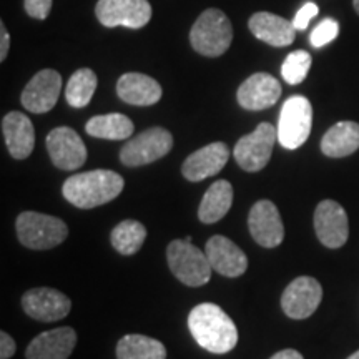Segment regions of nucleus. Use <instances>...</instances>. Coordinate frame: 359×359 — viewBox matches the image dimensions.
Wrapping results in <instances>:
<instances>
[{"instance_id": "20e7f679", "label": "nucleus", "mask_w": 359, "mask_h": 359, "mask_svg": "<svg viewBox=\"0 0 359 359\" xmlns=\"http://www.w3.org/2000/svg\"><path fill=\"white\" fill-rule=\"evenodd\" d=\"M19 241L30 250L55 248L69 235V226L60 218L37 212H24L15 222Z\"/></svg>"}, {"instance_id": "b1692460", "label": "nucleus", "mask_w": 359, "mask_h": 359, "mask_svg": "<svg viewBox=\"0 0 359 359\" xmlns=\"http://www.w3.org/2000/svg\"><path fill=\"white\" fill-rule=\"evenodd\" d=\"M233 205V187L228 180H218L206 190L198 208L203 223H217L230 212Z\"/></svg>"}, {"instance_id": "412c9836", "label": "nucleus", "mask_w": 359, "mask_h": 359, "mask_svg": "<svg viewBox=\"0 0 359 359\" xmlns=\"http://www.w3.org/2000/svg\"><path fill=\"white\" fill-rule=\"evenodd\" d=\"M251 34L273 47H288L294 42L296 29L293 22L271 12H257L250 17Z\"/></svg>"}, {"instance_id": "1a4fd4ad", "label": "nucleus", "mask_w": 359, "mask_h": 359, "mask_svg": "<svg viewBox=\"0 0 359 359\" xmlns=\"http://www.w3.org/2000/svg\"><path fill=\"white\" fill-rule=\"evenodd\" d=\"M95 15L109 29H142L151 19V6L148 0H98Z\"/></svg>"}, {"instance_id": "a211bd4d", "label": "nucleus", "mask_w": 359, "mask_h": 359, "mask_svg": "<svg viewBox=\"0 0 359 359\" xmlns=\"http://www.w3.org/2000/svg\"><path fill=\"white\" fill-rule=\"evenodd\" d=\"M213 271L226 278L241 276L248 268V258L226 236L215 235L208 240L205 250Z\"/></svg>"}, {"instance_id": "f704fd0d", "label": "nucleus", "mask_w": 359, "mask_h": 359, "mask_svg": "<svg viewBox=\"0 0 359 359\" xmlns=\"http://www.w3.org/2000/svg\"><path fill=\"white\" fill-rule=\"evenodd\" d=\"M269 359H304L302 353H298L296 349H283V351L273 354Z\"/></svg>"}, {"instance_id": "c85d7f7f", "label": "nucleus", "mask_w": 359, "mask_h": 359, "mask_svg": "<svg viewBox=\"0 0 359 359\" xmlns=\"http://www.w3.org/2000/svg\"><path fill=\"white\" fill-rule=\"evenodd\" d=\"M311 55L306 50H294L285 58L281 67V75L286 83L298 85L306 79L309 69H311Z\"/></svg>"}, {"instance_id": "c756f323", "label": "nucleus", "mask_w": 359, "mask_h": 359, "mask_svg": "<svg viewBox=\"0 0 359 359\" xmlns=\"http://www.w3.org/2000/svg\"><path fill=\"white\" fill-rule=\"evenodd\" d=\"M339 34V24L334 19H325L316 25V29L311 32L309 42L314 48H321L338 37Z\"/></svg>"}, {"instance_id": "e433bc0d", "label": "nucleus", "mask_w": 359, "mask_h": 359, "mask_svg": "<svg viewBox=\"0 0 359 359\" xmlns=\"http://www.w3.org/2000/svg\"><path fill=\"white\" fill-rule=\"evenodd\" d=\"M348 359H359V351H356V353H353L351 356H349Z\"/></svg>"}, {"instance_id": "0eeeda50", "label": "nucleus", "mask_w": 359, "mask_h": 359, "mask_svg": "<svg viewBox=\"0 0 359 359\" xmlns=\"http://www.w3.org/2000/svg\"><path fill=\"white\" fill-rule=\"evenodd\" d=\"M172 147L173 137L168 130L151 127L125 143L120 151V160L127 167H142L163 158L170 154Z\"/></svg>"}, {"instance_id": "cd10ccee", "label": "nucleus", "mask_w": 359, "mask_h": 359, "mask_svg": "<svg viewBox=\"0 0 359 359\" xmlns=\"http://www.w3.org/2000/svg\"><path fill=\"white\" fill-rule=\"evenodd\" d=\"M97 75L90 69H80L72 75L67 83L65 98L70 107L74 109H83L92 100L93 93L97 90Z\"/></svg>"}, {"instance_id": "72a5a7b5", "label": "nucleus", "mask_w": 359, "mask_h": 359, "mask_svg": "<svg viewBox=\"0 0 359 359\" xmlns=\"http://www.w3.org/2000/svg\"><path fill=\"white\" fill-rule=\"evenodd\" d=\"M8 47H11V35H8L6 24L0 22V62H4L7 58Z\"/></svg>"}, {"instance_id": "f8f14e48", "label": "nucleus", "mask_w": 359, "mask_h": 359, "mask_svg": "<svg viewBox=\"0 0 359 359\" xmlns=\"http://www.w3.org/2000/svg\"><path fill=\"white\" fill-rule=\"evenodd\" d=\"M314 230L326 248H341L348 241V215L338 201L323 200L314 212Z\"/></svg>"}, {"instance_id": "7c9ffc66", "label": "nucleus", "mask_w": 359, "mask_h": 359, "mask_svg": "<svg viewBox=\"0 0 359 359\" xmlns=\"http://www.w3.org/2000/svg\"><path fill=\"white\" fill-rule=\"evenodd\" d=\"M53 0H24V8L32 19L45 20L52 11Z\"/></svg>"}, {"instance_id": "6e6552de", "label": "nucleus", "mask_w": 359, "mask_h": 359, "mask_svg": "<svg viewBox=\"0 0 359 359\" xmlns=\"http://www.w3.org/2000/svg\"><path fill=\"white\" fill-rule=\"evenodd\" d=\"M278 130L271 123H259L253 133L245 135L238 140L233 150L236 163L251 173L263 170L271 158Z\"/></svg>"}, {"instance_id": "6ab92c4d", "label": "nucleus", "mask_w": 359, "mask_h": 359, "mask_svg": "<svg viewBox=\"0 0 359 359\" xmlns=\"http://www.w3.org/2000/svg\"><path fill=\"white\" fill-rule=\"evenodd\" d=\"M77 344V333L69 326L40 333L25 351L27 359H67Z\"/></svg>"}, {"instance_id": "7ed1b4c3", "label": "nucleus", "mask_w": 359, "mask_h": 359, "mask_svg": "<svg viewBox=\"0 0 359 359\" xmlns=\"http://www.w3.org/2000/svg\"><path fill=\"white\" fill-rule=\"evenodd\" d=\"M233 27L226 13L218 8H206L190 30V43L205 57H219L230 48Z\"/></svg>"}, {"instance_id": "473e14b6", "label": "nucleus", "mask_w": 359, "mask_h": 359, "mask_svg": "<svg viewBox=\"0 0 359 359\" xmlns=\"http://www.w3.org/2000/svg\"><path fill=\"white\" fill-rule=\"evenodd\" d=\"M15 341L8 336L6 331L0 333V359H11L15 354Z\"/></svg>"}, {"instance_id": "c9c22d12", "label": "nucleus", "mask_w": 359, "mask_h": 359, "mask_svg": "<svg viewBox=\"0 0 359 359\" xmlns=\"http://www.w3.org/2000/svg\"><path fill=\"white\" fill-rule=\"evenodd\" d=\"M353 6H354V11H356V13L359 15V0H353Z\"/></svg>"}, {"instance_id": "9b49d317", "label": "nucleus", "mask_w": 359, "mask_h": 359, "mask_svg": "<svg viewBox=\"0 0 359 359\" xmlns=\"http://www.w3.org/2000/svg\"><path fill=\"white\" fill-rule=\"evenodd\" d=\"M323 299V288L311 276L293 280L281 296V308L291 320H306L316 311Z\"/></svg>"}, {"instance_id": "bb28decb", "label": "nucleus", "mask_w": 359, "mask_h": 359, "mask_svg": "<svg viewBox=\"0 0 359 359\" xmlns=\"http://www.w3.org/2000/svg\"><path fill=\"white\" fill-rule=\"evenodd\" d=\"M147 238V228L137 219H123L111 230V246L120 255L130 257L142 248Z\"/></svg>"}, {"instance_id": "5701e85b", "label": "nucleus", "mask_w": 359, "mask_h": 359, "mask_svg": "<svg viewBox=\"0 0 359 359\" xmlns=\"http://www.w3.org/2000/svg\"><path fill=\"white\" fill-rule=\"evenodd\" d=\"M359 148V123L338 122L325 133L321 151L330 158H343L353 155Z\"/></svg>"}, {"instance_id": "423d86ee", "label": "nucleus", "mask_w": 359, "mask_h": 359, "mask_svg": "<svg viewBox=\"0 0 359 359\" xmlns=\"http://www.w3.org/2000/svg\"><path fill=\"white\" fill-rule=\"evenodd\" d=\"M313 125V107L306 97L293 95L283 105L278 122V142L286 150H296L308 140Z\"/></svg>"}, {"instance_id": "39448f33", "label": "nucleus", "mask_w": 359, "mask_h": 359, "mask_svg": "<svg viewBox=\"0 0 359 359\" xmlns=\"http://www.w3.org/2000/svg\"><path fill=\"white\" fill-rule=\"evenodd\" d=\"M167 258L172 273L187 286H203L212 278V264L206 253L200 251L191 241L175 240L168 245Z\"/></svg>"}, {"instance_id": "ddd939ff", "label": "nucleus", "mask_w": 359, "mask_h": 359, "mask_svg": "<svg viewBox=\"0 0 359 359\" xmlns=\"http://www.w3.org/2000/svg\"><path fill=\"white\" fill-rule=\"evenodd\" d=\"M248 226L253 240L263 248H276L285 238L281 215L269 200H259L250 210Z\"/></svg>"}, {"instance_id": "9d476101", "label": "nucleus", "mask_w": 359, "mask_h": 359, "mask_svg": "<svg viewBox=\"0 0 359 359\" xmlns=\"http://www.w3.org/2000/svg\"><path fill=\"white\" fill-rule=\"evenodd\" d=\"M48 155L57 168L72 172L87 161V147L74 128L57 127L45 138Z\"/></svg>"}, {"instance_id": "a878e982", "label": "nucleus", "mask_w": 359, "mask_h": 359, "mask_svg": "<svg viewBox=\"0 0 359 359\" xmlns=\"http://www.w3.org/2000/svg\"><path fill=\"white\" fill-rule=\"evenodd\" d=\"M116 359H167V349L158 339L127 334L116 344Z\"/></svg>"}, {"instance_id": "aec40b11", "label": "nucleus", "mask_w": 359, "mask_h": 359, "mask_svg": "<svg viewBox=\"0 0 359 359\" xmlns=\"http://www.w3.org/2000/svg\"><path fill=\"white\" fill-rule=\"evenodd\" d=\"M2 133L13 158L25 160L34 151L35 130L30 118L20 111H11L2 120Z\"/></svg>"}, {"instance_id": "4be33fe9", "label": "nucleus", "mask_w": 359, "mask_h": 359, "mask_svg": "<svg viewBox=\"0 0 359 359\" xmlns=\"http://www.w3.org/2000/svg\"><path fill=\"white\" fill-rule=\"evenodd\" d=\"M116 93L123 102L137 107H150L160 102L161 87L155 79L145 74L130 72L118 79Z\"/></svg>"}, {"instance_id": "f3484780", "label": "nucleus", "mask_w": 359, "mask_h": 359, "mask_svg": "<svg viewBox=\"0 0 359 359\" xmlns=\"http://www.w3.org/2000/svg\"><path fill=\"white\" fill-rule=\"evenodd\" d=\"M228 158H230V148L226 147V143H210L183 161L182 173L190 182H201L222 172Z\"/></svg>"}, {"instance_id": "dca6fc26", "label": "nucleus", "mask_w": 359, "mask_h": 359, "mask_svg": "<svg viewBox=\"0 0 359 359\" xmlns=\"http://www.w3.org/2000/svg\"><path fill=\"white\" fill-rule=\"evenodd\" d=\"M281 97V83L273 75L258 72L240 85L236 100L245 110H264L273 107Z\"/></svg>"}, {"instance_id": "2f4dec72", "label": "nucleus", "mask_w": 359, "mask_h": 359, "mask_svg": "<svg viewBox=\"0 0 359 359\" xmlns=\"http://www.w3.org/2000/svg\"><path fill=\"white\" fill-rule=\"evenodd\" d=\"M318 12H320V8H318L316 4L313 2H306L304 6L299 8L298 13L294 15L293 19V25L296 30H306L309 22H311V19H314V17L318 15Z\"/></svg>"}, {"instance_id": "393cba45", "label": "nucleus", "mask_w": 359, "mask_h": 359, "mask_svg": "<svg viewBox=\"0 0 359 359\" xmlns=\"http://www.w3.org/2000/svg\"><path fill=\"white\" fill-rule=\"evenodd\" d=\"M133 122L127 115L107 114L92 116L85 125V132L90 137L103 138V140H125L132 137Z\"/></svg>"}, {"instance_id": "f257e3e1", "label": "nucleus", "mask_w": 359, "mask_h": 359, "mask_svg": "<svg viewBox=\"0 0 359 359\" xmlns=\"http://www.w3.org/2000/svg\"><path fill=\"white\" fill-rule=\"evenodd\" d=\"M188 327L196 343L213 354L230 353L238 343L235 323L218 304L201 303L188 314Z\"/></svg>"}, {"instance_id": "2eb2a0df", "label": "nucleus", "mask_w": 359, "mask_h": 359, "mask_svg": "<svg viewBox=\"0 0 359 359\" xmlns=\"http://www.w3.org/2000/svg\"><path fill=\"white\" fill-rule=\"evenodd\" d=\"M22 308L35 321L53 323L64 320L72 309L70 298L52 288H35L22 296Z\"/></svg>"}, {"instance_id": "4468645a", "label": "nucleus", "mask_w": 359, "mask_h": 359, "mask_svg": "<svg viewBox=\"0 0 359 359\" xmlns=\"http://www.w3.org/2000/svg\"><path fill=\"white\" fill-rule=\"evenodd\" d=\"M62 77L57 70L45 69L34 75L22 92V105L32 114H47L50 111L60 97Z\"/></svg>"}, {"instance_id": "f03ea898", "label": "nucleus", "mask_w": 359, "mask_h": 359, "mask_svg": "<svg viewBox=\"0 0 359 359\" xmlns=\"http://www.w3.org/2000/svg\"><path fill=\"white\" fill-rule=\"evenodd\" d=\"M125 187L123 178L110 170H92L67 178L62 193L77 208L90 210L115 200Z\"/></svg>"}]
</instances>
